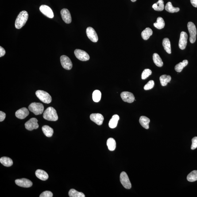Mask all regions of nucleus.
I'll use <instances>...</instances> for the list:
<instances>
[{"label": "nucleus", "instance_id": "nucleus-4", "mask_svg": "<svg viewBox=\"0 0 197 197\" xmlns=\"http://www.w3.org/2000/svg\"><path fill=\"white\" fill-rule=\"evenodd\" d=\"M36 94L37 98L44 103L49 104L52 102V97L46 92L42 90H38L36 92Z\"/></svg>", "mask_w": 197, "mask_h": 197}, {"label": "nucleus", "instance_id": "nucleus-22", "mask_svg": "<svg viewBox=\"0 0 197 197\" xmlns=\"http://www.w3.org/2000/svg\"><path fill=\"white\" fill-rule=\"evenodd\" d=\"M0 162L3 165L6 167H10L13 164V161L10 158L3 157L0 159Z\"/></svg>", "mask_w": 197, "mask_h": 197}, {"label": "nucleus", "instance_id": "nucleus-23", "mask_svg": "<svg viewBox=\"0 0 197 197\" xmlns=\"http://www.w3.org/2000/svg\"><path fill=\"white\" fill-rule=\"evenodd\" d=\"M152 34L153 31L152 30L149 28H147L142 32L141 36L144 40H146L149 38Z\"/></svg>", "mask_w": 197, "mask_h": 197}, {"label": "nucleus", "instance_id": "nucleus-39", "mask_svg": "<svg viewBox=\"0 0 197 197\" xmlns=\"http://www.w3.org/2000/svg\"><path fill=\"white\" fill-rule=\"evenodd\" d=\"M6 114L2 111H0V122H2L6 118Z\"/></svg>", "mask_w": 197, "mask_h": 197}, {"label": "nucleus", "instance_id": "nucleus-17", "mask_svg": "<svg viewBox=\"0 0 197 197\" xmlns=\"http://www.w3.org/2000/svg\"><path fill=\"white\" fill-rule=\"evenodd\" d=\"M29 112L28 109L26 107L22 108L17 110L16 113V116L19 119H23L29 115Z\"/></svg>", "mask_w": 197, "mask_h": 197}, {"label": "nucleus", "instance_id": "nucleus-16", "mask_svg": "<svg viewBox=\"0 0 197 197\" xmlns=\"http://www.w3.org/2000/svg\"><path fill=\"white\" fill-rule=\"evenodd\" d=\"M90 118L92 121L98 125H102L104 120L103 116L99 113L91 114L90 115Z\"/></svg>", "mask_w": 197, "mask_h": 197}, {"label": "nucleus", "instance_id": "nucleus-25", "mask_svg": "<svg viewBox=\"0 0 197 197\" xmlns=\"http://www.w3.org/2000/svg\"><path fill=\"white\" fill-rule=\"evenodd\" d=\"M160 80L162 86H166L168 83H170L171 81V77L169 75H164L160 77Z\"/></svg>", "mask_w": 197, "mask_h": 197}, {"label": "nucleus", "instance_id": "nucleus-40", "mask_svg": "<svg viewBox=\"0 0 197 197\" xmlns=\"http://www.w3.org/2000/svg\"><path fill=\"white\" fill-rule=\"evenodd\" d=\"M6 53L5 49L2 47H0V57L3 56Z\"/></svg>", "mask_w": 197, "mask_h": 197}, {"label": "nucleus", "instance_id": "nucleus-18", "mask_svg": "<svg viewBox=\"0 0 197 197\" xmlns=\"http://www.w3.org/2000/svg\"><path fill=\"white\" fill-rule=\"evenodd\" d=\"M35 174L37 177L42 180L45 181L48 179L49 176L48 173L43 170H37Z\"/></svg>", "mask_w": 197, "mask_h": 197}, {"label": "nucleus", "instance_id": "nucleus-37", "mask_svg": "<svg viewBox=\"0 0 197 197\" xmlns=\"http://www.w3.org/2000/svg\"><path fill=\"white\" fill-rule=\"evenodd\" d=\"M53 196L52 193L49 191H45L40 195V197H52Z\"/></svg>", "mask_w": 197, "mask_h": 197}, {"label": "nucleus", "instance_id": "nucleus-9", "mask_svg": "<svg viewBox=\"0 0 197 197\" xmlns=\"http://www.w3.org/2000/svg\"><path fill=\"white\" fill-rule=\"evenodd\" d=\"M38 122V121L37 119L31 118L25 123L26 129L29 131H32L34 129H37L39 127Z\"/></svg>", "mask_w": 197, "mask_h": 197}, {"label": "nucleus", "instance_id": "nucleus-14", "mask_svg": "<svg viewBox=\"0 0 197 197\" xmlns=\"http://www.w3.org/2000/svg\"><path fill=\"white\" fill-rule=\"evenodd\" d=\"M15 183L17 186L24 188L30 187L33 185V183L30 180L25 178L17 179Z\"/></svg>", "mask_w": 197, "mask_h": 197}, {"label": "nucleus", "instance_id": "nucleus-33", "mask_svg": "<svg viewBox=\"0 0 197 197\" xmlns=\"http://www.w3.org/2000/svg\"><path fill=\"white\" fill-rule=\"evenodd\" d=\"M187 180L190 182H194L197 180V171L195 170L189 174L187 177Z\"/></svg>", "mask_w": 197, "mask_h": 197}, {"label": "nucleus", "instance_id": "nucleus-12", "mask_svg": "<svg viewBox=\"0 0 197 197\" xmlns=\"http://www.w3.org/2000/svg\"><path fill=\"white\" fill-rule=\"evenodd\" d=\"M121 96L123 101L128 103H132L135 100L134 95L129 92L125 91L121 93Z\"/></svg>", "mask_w": 197, "mask_h": 197}, {"label": "nucleus", "instance_id": "nucleus-5", "mask_svg": "<svg viewBox=\"0 0 197 197\" xmlns=\"http://www.w3.org/2000/svg\"><path fill=\"white\" fill-rule=\"evenodd\" d=\"M187 27L190 34V41L192 44L195 43L196 39L197 30L193 23L190 22L187 24Z\"/></svg>", "mask_w": 197, "mask_h": 197}, {"label": "nucleus", "instance_id": "nucleus-31", "mask_svg": "<svg viewBox=\"0 0 197 197\" xmlns=\"http://www.w3.org/2000/svg\"><path fill=\"white\" fill-rule=\"evenodd\" d=\"M107 145L109 150L113 151L115 150L116 147V143L114 138H109L107 142Z\"/></svg>", "mask_w": 197, "mask_h": 197}, {"label": "nucleus", "instance_id": "nucleus-21", "mask_svg": "<svg viewBox=\"0 0 197 197\" xmlns=\"http://www.w3.org/2000/svg\"><path fill=\"white\" fill-rule=\"evenodd\" d=\"M43 133L47 137H52L54 133L53 129L48 125H44L42 128Z\"/></svg>", "mask_w": 197, "mask_h": 197}, {"label": "nucleus", "instance_id": "nucleus-28", "mask_svg": "<svg viewBox=\"0 0 197 197\" xmlns=\"http://www.w3.org/2000/svg\"><path fill=\"white\" fill-rule=\"evenodd\" d=\"M165 9L167 11L170 13H176L180 10V9L178 7H175L173 6L171 2L167 3L165 7Z\"/></svg>", "mask_w": 197, "mask_h": 197}, {"label": "nucleus", "instance_id": "nucleus-7", "mask_svg": "<svg viewBox=\"0 0 197 197\" xmlns=\"http://www.w3.org/2000/svg\"><path fill=\"white\" fill-rule=\"evenodd\" d=\"M60 61L63 68L65 69L69 70L72 68V63L68 56L63 55L61 56Z\"/></svg>", "mask_w": 197, "mask_h": 197}, {"label": "nucleus", "instance_id": "nucleus-19", "mask_svg": "<svg viewBox=\"0 0 197 197\" xmlns=\"http://www.w3.org/2000/svg\"><path fill=\"white\" fill-rule=\"evenodd\" d=\"M139 122L142 126L146 129H149V123L150 120L145 116H142L140 117Z\"/></svg>", "mask_w": 197, "mask_h": 197}, {"label": "nucleus", "instance_id": "nucleus-32", "mask_svg": "<svg viewBox=\"0 0 197 197\" xmlns=\"http://www.w3.org/2000/svg\"><path fill=\"white\" fill-rule=\"evenodd\" d=\"M69 196L70 197H85L83 193L79 192L74 189H72L69 192Z\"/></svg>", "mask_w": 197, "mask_h": 197}, {"label": "nucleus", "instance_id": "nucleus-13", "mask_svg": "<svg viewBox=\"0 0 197 197\" xmlns=\"http://www.w3.org/2000/svg\"><path fill=\"white\" fill-rule=\"evenodd\" d=\"M40 11L45 16L50 18H52L54 17V14L51 8L45 5H41L40 7Z\"/></svg>", "mask_w": 197, "mask_h": 197}, {"label": "nucleus", "instance_id": "nucleus-34", "mask_svg": "<svg viewBox=\"0 0 197 197\" xmlns=\"http://www.w3.org/2000/svg\"><path fill=\"white\" fill-rule=\"evenodd\" d=\"M102 94L98 90H96L92 94L93 100L95 102H98L101 100Z\"/></svg>", "mask_w": 197, "mask_h": 197}, {"label": "nucleus", "instance_id": "nucleus-1", "mask_svg": "<svg viewBox=\"0 0 197 197\" xmlns=\"http://www.w3.org/2000/svg\"><path fill=\"white\" fill-rule=\"evenodd\" d=\"M29 15L25 10L21 11L18 14L15 22V27L16 29H20L25 25L27 21Z\"/></svg>", "mask_w": 197, "mask_h": 197}, {"label": "nucleus", "instance_id": "nucleus-36", "mask_svg": "<svg viewBox=\"0 0 197 197\" xmlns=\"http://www.w3.org/2000/svg\"><path fill=\"white\" fill-rule=\"evenodd\" d=\"M154 86V82L153 80H150L144 86V89L145 90H150L153 88Z\"/></svg>", "mask_w": 197, "mask_h": 197}, {"label": "nucleus", "instance_id": "nucleus-35", "mask_svg": "<svg viewBox=\"0 0 197 197\" xmlns=\"http://www.w3.org/2000/svg\"><path fill=\"white\" fill-rule=\"evenodd\" d=\"M152 74V71L149 69H146L143 71L141 75V78L142 80L146 79Z\"/></svg>", "mask_w": 197, "mask_h": 197}, {"label": "nucleus", "instance_id": "nucleus-29", "mask_svg": "<svg viewBox=\"0 0 197 197\" xmlns=\"http://www.w3.org/2000/svg\"><path fill=\"white\" fill-rule=\"evenodd\" d=\"M188 61L187 60H184L182 62L177 64L175 67V70L178 72H181L183 69L188 64Z\"/></svg>", "mask_w": 197, "mask_h": 197}, {"label": "nucleus", "instance_id": "nucleus-27", "mask_svg": "<svg viewBox=\"0 0 197 197\" xmlns=\"http://www.w3.org/2000/svg\"><path fill=\"white\" fill-rule=\"evenodd\" d=\"M153 59L154 63L157 67H161L163 65V62L161 58L158 54H153Z\"/></svg>", "mask_w": 197, "mask_h": 197}, {"label": "nucleus", "instance_id": "nucleus-10", "mask_svg": "<svg viewBox=\"0 0 197 197\" xmlns=\"http://www.w3.org/2000/svg\"><path fill=\"white\" fill-rule=\"evenodd\" d=\"M86 33L88 37L91 41L96 43L98 40V37L95 30L91 27H89L86 29Z\"/></svg>", "mask_w": 197, "mask_h": 197}, {"label": "nucleus", "instance_id": "nucleus-24", "mask_svg": "<svg viewBox=\"0 0 197 197\" xmlns=\"http://www.w3.org/2000/svg\"><path fill=\"white\" fill-rule=\"evenodd\" d=\"M152 8L155 10L157 11H162L164 10V1L163 0H159L156 3L154 4Z\"/></svg>", "mask_w": 197, "mask_h": 197}, {"label": "nucleus", "instance_id": "nucleus-26", "mask_svg": "<svg viewBox=\"0 0 197 197\" xmlns=\"http://www.w3.org/2000/svg\"><path fill=\"white\" fill-rule=\"evenodd\" d=\"M163 45L164 49L166 51L167 53L171 54V43L168 38H165L163 39Z\"/></svg>", "mask_w": 197, "mask_h": 197}, {"label": "nucleus", "instance_id": "nucleus-41", "mask_svg": "<svg viewBox=\"0 0 197 197\" xmlns=\"http://www.w3.org/2000/svg\"><path fill=\"white\" fill-rule=\"evenodd\" d=\"M191 3L194 7H197V0H191Z\"/></svg>", "mask_w": 197, "mask_h": 197}, {"label": "nucleus", "instance_id": "nucleus-8", "mask_svg": "<svg viewBox=\"0 0 197 197\" xmlns=\"http://www.w3.org/2000/svg\"><path fill=\"white\" fill-rule=\"evenodd\" d=\"M76 57L79 60L82 61H87L90 59L88 54L82 50L76 49L74 51Z\"/></svg>", "mask_w": 197, "mask_h": 197}, {"label": "nucleus", "instance_id": "nucleus-6", "mask_svg": "<svg viewBox=\"0 0 197 197\" xmlns=\"http://www.w3.org/2000/svg\"><path fill=\"white\" fill-rule=\"evenodd\" d=\"M120 181L123 186L127 189H130L132 188V184L130 181L129 177L125 172H122L120 176Z\"/></svg>", "mask_w": 197, "mask_h": 197}, {"label": "nucleus", "instance_id": "nucleus-3", "mask_svg": "<svg viewBox=\"0 0 197 197\" xmlns=\"http://www.w3.org/2000/svg\"><path fill=\"white\" fill-rule=\"evenodd\" d=\"M28 109L36 115H38L42 114L44 110V106L40 103L34 102L29 105Z\"/></svg>", "mask_w": 197, "mask_h": 197}, {"label": "nucleus", "instance_id": "nucleus-38", "mask_svg": "<svg viewBox=\"0 0 197 197\" xmlns=\"http://www.w3.org/2000/svg\"><path fill=\"white\" fill-rule=\"evenodd\" d=\"M192 144L191 146L192 150H194L197 148V137H194L192 140Z\"/></svg>", "mask_w": 197, "mask_h": 197}, {"label": "nucleus", "instance_id": "nucleus-2", "mask_svg": "<svg viewBox=\"0 0 197 197\" xmlns=\"http://www.w3.org/2000/svg\"><path fill=\"white\" fill-rule=\"evenodd\" d=\"M43 118L49 121H56L58 119L56 111L53 107H50L45 111Z\"/></svg>", "mask_w": 197, "mask_h": 197}, {"label": "nucleus", "instance_id": "nucleus-20", "mask_svg": "<svg viewBox=\"0 0 197 197\" xmlns=\"http://www.w3.org/2000/svg\"><path fill=\"white\" fill-rule=\"evenodd\" d=\"M119 119V116L118 115H114L112 117L109 122V126L111 129H114L117 126L118 121Z\"/></svg>", "mask_w": 197, "mask_h": 197}, {"label": "nucleus", "instance_id": "nucleus-30", "mask_svg": "<svg viewBox=\"0 0 197 197\" xmlns=\"http://www.w3.org/2000/svg\"><path fill=\"white\" fill-rule=\"evenodd\" d=\"M155 27L159 29H163L165 25V23L164 20L162 18L159 17L157 18L156 22L153 24Z\"/></svg>", "mask_w": 197, "mask_h": 197}, {"label": "nucleus", "instance_id": "nucleus-11", "mask_svg": "<svg viewBox=\"0 0 197 197\" xmlns=\"http://www.w3.org/2000/svg\"><path fill=\"white\" fill-rule=\"evenodd\" d=\"M188 37V35L186 32H182L181 33L179 44V48L181 49H184L187 46Z\"/></svg>", "mask_w": 197, "mask_h": 197}, {"label": "nucleus", "instance_id": "nucleus-42", "mask_svg": "<svg viewBox=\"0 0 197 197\" xmlns=\"http://www.w3.org/2000/svg\"><path fill=\"white\" fill-rule=\"evenodd\" d=\"M132 1V2H136L137 0H131Z\"/></svg>", "mask_w": 197, "mask_h": 197}, {"label": "nucleus", "instance_id": "nucleus-15", "mask_svg": "<svg viewBox=\"0 0 197 197\" xmlns=\"http://www.w3.org/2000/svg\"><path fill=\"white\" fill-rule=\"evenodd\" d=\"M61 14L62 19L66 24L71 23L72 22V18L71 14L68 9H63L61 11Z\"/></svg>", "mask_w": 197, "mask_h": 197}]
</instances>
